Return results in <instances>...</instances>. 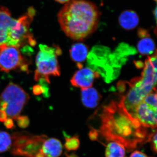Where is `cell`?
I'll list each match as a JSON object with an SVG mask.
<instances>
[{
  "mask_svg": "<svg viewBox=\"0 0 157 157\" xmlns=\"http://www.w3.org/2000/svg\"><path fill=\"white\" fill-rule=\"evenodd\" d=\"M99 135L107 142L122 144L131 152L149 142L155 131L149 132L137 119L127 112L121 101H112L104 106L100 115Z\"/></svg>",
  "mask_w": 157,
  "mask_h": 157,
  "instance_id": "1",
  "label": "cell"
},
{
  "mask_svg": "<svg viewBox=\"0 0 157 157\" xmlns=\"http://www.w3.org/2000/svg\"><path fill=\"white\" fill-rule=\"evenodd\" d=\"M101 12L95 4L86 0H71L58 14L61 28L71 39L83 41L98 28Z\"/></svg>",
  "mask_w": 157,
  "mask_h": 157,
  "instance_id": "2",
  "label": "cell"
},
{
  "mask_svg": "<svg viewBox=\"0 0 157 157\" xmlns=\"http://www.w3.org/2000/svg\"><path fill=\"white\" fill-rule=\"evenodd\" d=\"M35 15V9L31 7L26 14L15 19L8 9L0 6V50L8 46L19 48L36 45L30 30Z\"/></svg>",
  "mask_w": 157,
  "mask_h": 157,
  "instance_id": "3",
  "label": "cell"
},
{
  "mask_svg": "<svg viewBox=\"0 0 157 157\" xmlns=\"http://www.w3.org/2000/svg\"><path fill=\"white\" fill-rule=\"evenodd\" d=\"M29 96L18 85L11 82L0 95V121L15 120L20 116Z\"/></svg>",
  "mask_w": 157,
  "mask_h": 157,
  "instance_id": "4",
  "label": "cell"
},
{
  "mask_svg": "<svg viewBox=\"0 0 157 157\" xmlns=\"http://www.w3.org/2000/svg\"><path fill=\"white\" fill-rule=\"evenodd\" d=\"M39 48L36 57V69L34 78L36 81L43 78L49 83L50 76L60 75L57 57L62 54L61 49L57 45L51 47L44 44L39 45Z\"/></svg>",
  "mask_w": 157,
  "mask_h": 157,
  "instance_id": "5",
  "label": "cell"
},
{
  "mask_svg": "<svg viewBox=\"0 0 157 157\" xmlns=\"http://www.w3.org/2000/svg\"><path fill=\"white\" fill-rule=\"evenodd\" d=\"M11 153L14 155L35 157L42 151V145L48 138L45 135H33L28 132H16L11 136Z\"/></svg>",
  "mask_w": 157,
  "mask_h": 157,
  "instance_id": "6",
  "label": "cell"
},
{
  "mask_svg": "<svg viewBox=\"0 0 157 157\" xmlns=\"http://www.w3.org/2000/svg\"><path fill=\"white\" fill-rule=\"evenodd\" d=\"M18 69L24 72L29 70V62L22 56L19 48L8 46L1 49L0 70L8 73Z\"/></svg>",
  "mask_w": 157,
  "mask_h": 157,
  "instance_id": "7",
  "label": "cell"
},
{
  "mask_svg": "<svg viewBox=\"0 0 157 157\" xmlns=\"http://www.w3.org/2000/svg\"><path fill=\"white\" fill-rule=\"evenodd\" d=\"M157 107L148 104L143 100L136 107L134 117L143 127L155 129L157 126Z\"/></svg>",
  "mask_w": 157,
  "mask_h": 157,
  "instance_id": "8",
  "label": "cell"
},
{
  "mask_svg": "<svg viewBox=\"0 0 157 157\" xmlns=\"http://www.w3.org/2000/svg\"><path fill=\"white\" fill-rule=\"evenodd\" d=\"M100 76V73L89 68H81L74 73L70 82L74 87L81 90L91 87L95 78Z\"/></svg>",
  "mask_w": 157,
  "mask_h": 157,
  "instance_id": "9",
  "label": "cell"
},
{
  "mask_svg": "<svg viewBox=\"0 0 157 157\" xmlns=\"http://www.w3.org/2000/svg\"><path fill=\"white\" fill-rule=\"evenodd\" d=\"M63 148L62 143L58 139L47 138L43 144L42 151L45 157H59L63 152Z\"/></svg>",
  "mask_w": 157,
  "mask_h": 157,
  "instance_id": "10",
  "label": "cell"
},
{
  "mask_svg": "<svg viewBox=\"0 0 157 157\" xmlns=\"http://www.w3.org/2000/svg\"><path fill=\"white\" fill-rule=\"evenodd\" d=\"M119 23L122 28L127 30H131L136 28L138 25L139 16L135 11L126 10L120 15Z\"/></svg>",
  "mask_w": 157,
  "mask_h": 157,
  "instance_id": "11",
  "label": "cell"
},
{
  "mask_svg": "<svg viewBox=\"0 0 157 157\" xmlns=\"http://www.w3.org/2000/svg\"><path fill=\"white\" fill-rule=\"evenodd\" d=\"M88 51L87 46L82 43H75L70 48V57L73 61L77 63V67L79 69L82 68L81 63L84 62L87 58Z\"/></svg>",
  "mask_w": 157,
  "mask_h": 157,
  "instance_id": "12",
  "label": "cell"
},
{
  "mask_svg": "<svg viewBox=\"0 0 157 157\" xmlns=\"http://www.w3.org/2000/svg\"><path fill=\"white\" fill-rule=\"evenodd\" d=\"M81 90V100L83 105L90 108L97 107L101 99L98 91L92 87Z\"/></svg>",
  "mask_w": 157,
  "mask_h": 157,
  "instance_id": "13",
  "label": "cell"
},
{
  "mask_svg": "<svg viewBox=\"0 0 157 157\" xmlns=\"http://www.w3.org/2000/svg\"><path fill=\"white\" fill-rule=\"evenodd\" d=\"M105 157H127L124 147L117 142H109L106 146Z\"/></svg>",
  "mask_w": 157,
  "mask_h": 157,
  "instance_id": "14",
  "label": "cell"
},
{
  "mask_svg": "<svg viewBox=\"0 0 157 157\" xmlns=\"http://www.w3.org/2000/svg\"><path fill=\"white\" fill-rule=\"evenodd\" d=\"M137 48L143 55H151L156 52L155 42L150 36L141 38L137 44Z\"/></svg>",
  "mask_w": 157,
  "mask_h": 157,
  "instance_id": "15",
  "label": "cell"
},
{
  "mask_svg": "<svg viewBox=\"0 0 157 157\" xmlns=\"http://www.w3.org/2000/svg\"><path fill=\"white\" fill-rule=\"evenodd\" d=\"M65 137V148L68 151H75L78 149L80 145V141L78 136L73 137L69 136L65 132L63 133Z\"/></svg>",
  "mask_w": 157,
  "mask_h": 157,
  "instance_id": "16",
  "label": "cell"
},
{
  "mask_svg": "<svg viewBox=\"0 0 157 157\" xmlns=\"http://www.w3.org/2000/svg\"><path fill=\"white\" fill-rule=\"evenodd\" d=\"M12 140L8 132H0V152L7 151L11 147Z\"/></svg>",
  "mask_w": 157,
  "mask_h": 157,
  "instance_id": "17",
  "label": "cell"
},
{
  "mask_svg": "<svg viewBox=\"0 0 157 157\" xmlns=\"http://www.w3.org/2000/svg\"><path fill=\"white\" fill-rule=\"evenodd\" d=\"M15 121H17V125L22 128H25L28 127L30 123L28 117L25 116H19L15 119Z\"/></svg>",
  "mask_w": 157,
  "mask_h": 157,
  "instance_id": "18",
  "label": "cell"
},
{
  "mask_svg": "<svg viewBox=\"0 0 157 157\" xmlns=\"http://www.w3.org/2000/svg\"><path fill=\"white\" fill-rule=\"evenodd\" d=\"M151 142V147L152 150L155 152L157 153V132L156 130L155 131L154 133L153 134L150 140Z\"/></svg>",
  "mask_w": 157,
  "mask_h": 157,
  "instance_id": "19",
  "label": "cell"
},
{
  "mask_svg": "<svg viewBox=\"0 0 157 157\" xmlns=\"http://www.w3.org/2000/svg\"><path fill=\"white\" fill-rule=\"evenodd\" d=\"M99 136V133H98L97 129L91 128L90 130L89 133V136L90 139L93 141L98 140Z\"/></svg>",
  "mask_w": 157,
  "mask_h": 157,
  "instance_id": "20",
  "label": "cell"
},
{
  "mask_svg": "<svg viewBox=\"0 0 157 157\" xmlns=\"http://www.w3.org/2000/svg\"><path fill=\"white\" fill-rule=\"evenodd\" d=\"M4 125L6 128L9 129H12L14 128V121L11 119H8L4 122Z\"/></svg>",
  "mask_w": 157,
  "mask_h": 157,
  "instance_id": "21",
  "label": "cell"
},
{
  "mask_svg": "<svg viewBox=\"0 0 157 157\" xmlns=\"http://www.w3.org/2000/svg\"><path fill=\"white\" fill-rule=\"evenodd\" d=\"M138 35L140 38H144V37L149 36H150L148 32L146 30L142 29H138Z\"/></svg>",
  "mask_w": 157,
  "mask_h": 157,
  "instance_id": "22",
  "label": "cell"
},
{
  "mask_svg": "<svg viewBox=\"0 0 157 157\" xmlns=\"http://www.w3.org/2000/svg\"><path fill=\"white\" fill-rule=\"evenodd\" d=\"M130 157H148L145 154L139 151L136 150L133 151Z\"/></svg>",
  "mask_w": 157,
  "mask_h": 157,
  "instance_id": "23",
  "label": "cell"
},
{
  "mask_svg": "<svg viewBox=\"0 0 157 157\" xmlns=\"http://www.w3.org/2000/svg\"><path fill=\"white\" fill-rule=\"evenodd\" d=\"M65 155L67 157H79L76 154L73 153L71 154H69L65 152Z\"/></svg>",
  "mask_w": 157,
  "mask_h": 157,
  "instance_id": "24",
  "label": "cell"
},
{
  "mask_svg": "<svg viewBox=\"0 0 157 157\" xmlns=\"http://www.w3.org/2000/svg\"><path fill=\"white\" fill-rule=\"evenodd\" d=\"M55 1L61 3V4H64V3L68 2L71 0H55Z\"/></svg>",
  "mask_w": 157,
  "mask_h": 157,
  "instance_id": "25",
  "label": "cell"
},
{
  "mask_svg": "<svg viewBox=\"0 0 157 157\" xmlns=\"http://www.w3.org/2000/svg\"></svg>",
  "mask_w": 157,
  "mask_h": 157,
  "instance_id": "26",
  "label": "cell"
}]
</instances>
